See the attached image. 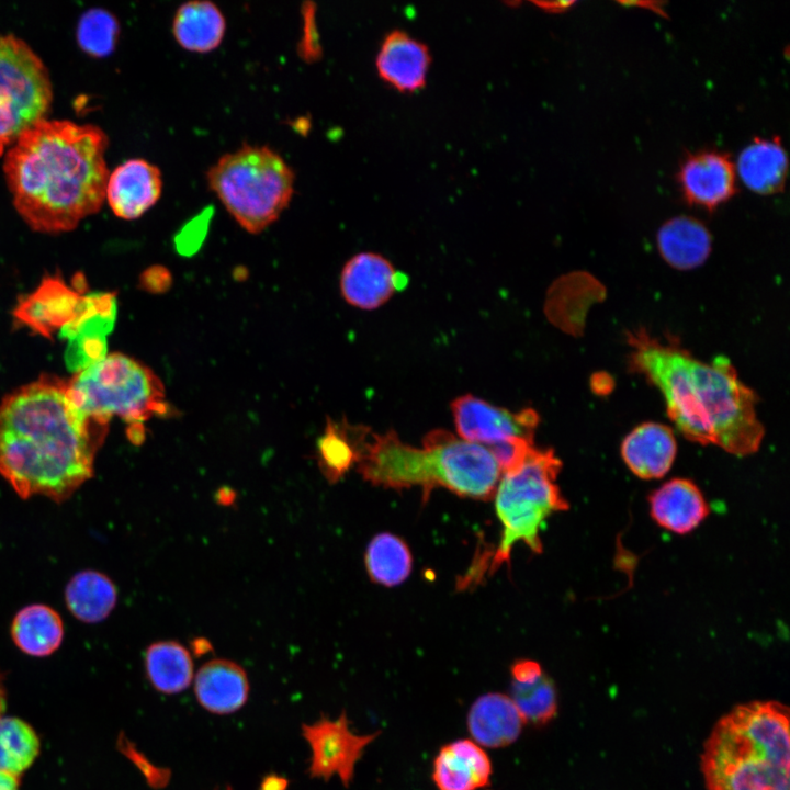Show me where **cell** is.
<instances>
[{
    "label": "cell",
    "instance_id": "6da1fadb",
    "mask_svg": "<svg viewBox=\"0 0 790 790\" xmlns=\"http://www.w3.org/2000/svg\"><path fill=\"white\" fill-rule=\"evenodd\" d=\"M108 430L76 408L67 380L44 374L0 402V475L22 498L64 501L93 475Z\"/></svg>",
    "mask_w": 790,
    "mask_h": 790
},
{
    "label": "cell",
    "instance_id": "7a4b0ae2",
    "mask_svg": "<svg viewBox=\"0 0 790 790\" xmlns=\"http://www.w3.org/2000/svg\"><path fill=\"white\" fill-rule=\"evenodd\" d=\"M109 139L98 126L42 120L7 151L3 172L13 205L35 232L75 229L105 199Z\"/></svg>",
    "mask_w": 790,
    "mask_h": 790
},
{
    "label": "cell",
    "instance_id": "3957f363",
    "mask_svg": "<svg viewBox=\"0 0 790 790\" xmlns=\"http://www.w3.org/2000/svg\"><path fill=\"white\" fill-rule=\"evenodd\" d=\"M627 337L630 368L658 388L668 417L687 439L735 455L759 449L765 430L757 417V396L727 358L703 362L643 328Z\"/></svg>",
    "mask_w": 790,
    "mask_h": 790
},
{
    "label": "cell",
    "instance_id": "277c9868",
    "mask_svg": "<svg viewBox=\"0 0 790 790\" xmlns=\"http://www.w3.org/2000/svg\"><path fill=\"white\" fill-rule=\"evenodd\" d=\"M424 448L400 441L393 430L370 431L357 462L363 478L391 488L421 486L425 494L435 487L473 499L494 497L500 470L488 449L456 438L447 430L428 432Z\"/></svg>",
    "mask_w": 790,
    "mask_h": 790
},
{
    "label": "cell",
    "instance_id": "5b68a950",
    "mask_svg": "<svg viewBox=\"0 0 790 790\" xmlns=\"http://www.w3.org/2000/svg\"><path fill=\"white\" fill-rule=\"evenodd\" d=\"M707 790H789V708L774 700L734 707L703 744Z\"/></svg>",
    "mask_w": 790,
    "mask_h": 790
},
{
    "label": "cell",
    "instance_id": "8992f818",
    "mask_svg": "<svg viewBox=\"0 0 790 790\" xmlns=\"http://www.w3.org/2000/svg\"><path fill=\"white\" fill-rule=\"evenodd\" d=\"M561 467L552 449L535 447L517 472L503 475L495 492V508L503 527L500 541L492 555L473 563L461 579L464 587L478 582L486 571L492 574L503 563H509L517 542L542 552L540 529L544 520L568 508L555 483Z\"/></svg>",
    "mask_w": 790,
    "mask_h": 790
},
{
    "label": "cell",
    "instance_id": "52a82bcc",
    "mask_svg": "<svg viewBox=\"0 0 790 790\" xmlns=\"http://www.w3.org/2000/svg\"><path fill=\"white\" fill-rule=\"evenodd\" d=\"M206 180L234 219L258 234L289 206L295 174L272 148L245 144L219 157L207 170Z\"/></svg>",
    "mask_w": 790,
    "mask_h": 790
},
{
    "label": "cell",
    "instance_id": "ba28073f",
    "mask_svg": "<svg viewBox=\"0 0 790 790\" xmlns=\"http://www.w3.org/2000/svg\"><path fill=\"white\" fill-rule=\"evenodd\" d=\"M67 386L70 400L87 417L110 424L117 416L131 424L133 441L144 438V421L170 414L159 377L144 363L120 352L77 371Z\"/></svg>",
    "mask_w": 790,
    "mask_h": 790
},
{
    "label": "cell",
    "instance_id": "9c48e42d",
    "mask_svg": "<svg viewBox=\"0 0 790 790\" xmlns=\"http://www.w3.org/2000/svg\"><path fill=\"white\" fill-rule=\"evenodd\" d=\"M52 100L43 60L23 40L0 35V157L21 134L45 120Z\"/></svg>",
    "mask_w": 790,
    "mask_h": 790
},
{
    "label": "cell",
    "instance_id": "30bf717a",
    "mask_svg": "<svg viewBox=\"0 0 790 790\" xmlns=\"http://www.w3.org/2000/svg\"><path fill=\"white\" fill-rule=\"evenodd\" d=\"M380 733L356 734L349 727L345 711L336 719L323 716L314 723L304 724L302 734L312 751L309 776L325 781L338 776L342 785L348 787L363 751Z\"/></svg>",
    "mask_w": 790,
    "mask_h": 790
},
{
    "label": "cell",
    "instance_id": "8fae6325",
    "mask_svg": "<svg viewBox=\"0 0 790 790\" xmlns=\"http://www.w3.org/2000/svg\"><path fill=\"white\" fill-rule=\"evenodd\" d=\"M451 409L463 440L482 445L514 438L533 440L539 424V416L531 408L512 413L470 394L455 398Z\"/></svg>",
    "mask_w": 790,
    "mask_h": 790
},
{
    "label": "cell",
    "instance_id": "7c38bea8",
    "mask_svg": "<svg viewBox=\"0 0 790 790\" xmlns=\"http://www.w3.org/2000/svg\"><path fill=\"white\" fill-rule=\"evenodd\" d=\"M677 182L684 200L709 212L736 193L735 168L726 153L700 150L680 163Z\"/></svg>",
    "mask_w": 790,
    "mask_h": 790
},
{
    "label": "cell",
    "instance_id": "4fadbf2b",
    "mask_svg": "<svg viewBox=\"0 0 790 790\" xmlns=\"http://www.w3.org/2000/svg\"><path fill=\"white\" fill-rule=\"evenodd\" d=\"M162 184L157 166L142 158L128 159L109 174L105 196L117 217L136 219L158 202Z\"/></svg>",
    "mask_w": 790,
    "mask_h": 790
},
{
    "label": "cell",
    "instance_id": "5bb4252c",
    "mask_svg": "<svg viewBox=\"0 0 790 790\" xmlns=\"http://www.w3.org/2000/svg\"><path fill=\"white\" fill-rule=\"evenodd\" d=\"M83 296L61 279L49 276L31 294L21 298L13 315L35 334L50 337L77 317Z\"/></svg>",
    "mask_w": 790,
    "mask_h": 790
},
{
    "label": "cell",
    "instance_id": "9a60e30c",
    "mask_svg": "<svg viewBox=\"0 0 790 790\" xmlns=\"http://www.w3.org/2000/svg\"><path fill=\"white\" fill-rule=\"evenodd\" d=\"M406 282L387 259L377 253L362 252L345 264L340 289L350 305L373 309L383 305Z\"/></svg>",
    "mask_w": 790,
    "mask_h": 790
},
{
    "label": "cell",
    "instance_id": "2e32d148",
    "mask_svg": "<svg viewBox=\"0 0 790 790\" xmlns=\"http://www.w3.org/2000/svg\"><path fill=\"white\" fill-rule=\"evenodd\" d=\"M429 65L427 46L398 30L385 36L376 57L381 79L402 92L422 88Z\"/></svg>",
    "mask_w": 790,
    "mask_h": 790
},
{
    "label": "cell",
    "instance_id": "e0dca14e",
    "mask_svg": "<svg viewBox=\"0 0 790 790\" xmlns=\"http://www.w3.org/2000/svg\"><path fill=\"white\" fill-rule=\"evenodd\" d=\"M677 442L669 427L647 421L629 432L621 444V455L630 471L640 478L663 477L672 467Z\"/></svg>",
    "mask_w": 790,
    "mask_h": 790
},
{
    "label": "cell",
    "instance_id": "ac0fdd59",
    "mask_svg": "<svg viewBox=\"0 0 790 790\" xmlns=\"http://www.w3.org/2000/svg\"><path fill=\"white\" fill-rule=\"evenodd\" d=\"M492 761L472 740L442 746L435 758L432 780L439 790H477L489 783Z\"/></svg>",
    "mask_w": 790,
    "mask_h": 790
},
{
    "label": "cell",
    "instance_id": "d6986e66",
    "mask_svg": "<svg viewBox=\"0 0 790 790\" xmlns=\"http://www.w3.org/2000/svg\"><path fill=\"white\" fill-rule=\"evenodd\" d=\"M650 511L659 527L686 534L707 518L710 507L693 482L673 478L651 494Z\"/></svg>",
    "mask_w": 790,
    "mask_h": 790
},
{
    "label": "cell",
    "instance_id": "ffe728a7",
    "mask_svg": "<svg viewBox=\"0 0 790 790\" xmlns=\"http://www.w3.org/2000/svg\"><path fill=\"white\" fill-rule=\"evenodd\" d=\"M466 724L476 744L499 748L519 737L524 722L509 696L488 692L471 706Z\"/></svg>",
    "mask_w": 790,
    "mask_h": 790
},
{
    "label": "cell",
    "instance_id": "44dd1931",
    "mask_svg": "<svg viewBox=\"0 0 790 790\" xmlns=\"http://www.w3.org/2000/svg\"><path fill=\"white\" fill-rule=\"evenodd\" d=\"M194 692L205 710L216 714H228L246 703L249 681L245 670L235 662L213 659L198 670Z\"/></svg>",
    "mask_w": 790,
    "mask_h": 790
},
{
    "label": "cell",
    "instance_id": "7402d4cb",
    "mask_svg": "<svg viewBox=\"0 0 790 790\" xmlns=\"http://www.w3.org/2000/svg\"><path fill=\"white\" fill-rule=\"evenodd\" d=\"M736 169L751 191L775 194L785 187L788 156L778 137H756L740 153Z\"/></svg>",
    "mask_w": 790,
    "mask_h": 790
},
{
    "label": "cell",
    "instance_id": "603a6c76",
    "mask_svg": "<svg viewBox=\"0 0 790 790\" xmlns=\"http://www.w3.org/2000/svg\"><path fill=\"white\" fill-rule=\"evenodd\" d=\"M661 256L678 270L701 266L711 252L712 239L707 227L690 216L665 222L657 234Z\"/></svg>",
    "mask_w": 790,
    "mask_h": 790
},
{
    "label": "cell",
    "instance_id": "cb8c5ba5",
    "mask_svg": "<svg viewBox=\"0 0 790 790\" xmlns=\"http://www.w3.org/2000/svg\"><path fill=\"white\" fill-rule=\"evenodd\" d=\"M225 31L224 14L215 3L207 0H191L181 4L172 21L177 43L192 53L214 50L221 45Z\"/></svg>",
    "mask_w": 790,
    "mask_h": 790
},
{
    "label": "cell",
    "instance_id": "d4e9b609",
    "mask_svg": "<svg viewBox=\"0 0 790 790\" xmlns=\"http://www.w3.org/2000/svg\"><path fill=\"white\" fill-rule=\"evenodd\" d=\"M11 636L23 653L34 657L48 656L63 642V620L57 611L46 605H30L13 618Z\"/></svg>",
    "mask_w": 790,
    "mask_h": 790
},
{
    "label": "cell",
    "instance_id": "484cf974",
    "mask_svg": "<svg viewBox=\"0 0 790 790\" xmlns=\"http://www.w3.org/2000/svg\"><path fill=\"white\" fill-rule=\"evenodd\" d=\"M369 433L370 429L363 426L328 420L317 441L316 460L329 483H337L357 464Z\"/></svg>",
    "mask_w": 790,
    "mask_h": 790
},
{
    "label": "cell",
    "instance_id": "4316f807",
    "mask_svg": "<svg viewBox=\"0 0 790 790\" xmlns=\"http://www.w3.org/2000/svg\"><path fill=\"white\" fill-rule=\"evenodd\" d=\"M117 590L113 582L97 571L75 574L65 589V601L74 617L84 623L103 621L116 605Z\"/></svg>",
    "mask_w": 790,
    "mask_h": 790
},
{
    "label": "cell",
    "instance_id": "83f0119b",
    "mask_svg": "<svg viewBox=\"0 0 790 790\" xmlns=\"http://www.w3.org/2000/svg\"><path fill=\"white\" fill-rule=\"evenodd\" d=\"M145 669L151 686L166 695L183 691L193 678L191 654L174 641L150 644L145 653Z\"/></svg>",
    "mask_w": 790,
    "mask_h": 790
},
{
    "label": "cell",
    "instance_id": "f1b7e54d",
    "mask_svg": "<svg viewBox=\"0 0 790 790\" xmlns=\"http://www.w3.org/2000/svg\"><path fill=\"white\" fill-rule=\"evenodd\" d=\"M365 565L373 582L392 587L409 576L413 557L400 538L391 533H381L375 535L368 546Z\"/></svg>",
    "mask_w": 790,
    "mask_h": 790
},
{
    "label": "cell",
    "instance_id": "f546056e",
    "mask_svg": "<svg viewBox=\"0 0 790 790\" xmlns=\"http://www.w3.org/2000/svg\"><path fill=\"white\" fill-rule=\"evenodd\" d=\"M40 753V740L33 727L18 718L0 716V770L18 776Z\"/></svg>",
    "mask_w": 790,
    "mask_h": 790
},
{
    "label": "cell",
    "instance_id": "4dcf8cb0",
    "mask_svg": "<svg viewBox=\"0 0 790 790\" xmlns=\"http://www.w3.org/2000/svg\"><path fill=\"white\" fill-rule=\"evenodd\" d=\"M509 697L524 724L542 726L557 713V691L553 680L544 673L530 682L512 681Z\"/></svg>",
    "mask_w": 790,
    "mask_h": 790
},
{
    "label": "cell",
    "instance_id": "1f68e13d",
    "mask_svg": "<svg viewBox=\"0 0 790 790\" xmlns=\"http://www.w3.org/2000/svg\"><path fill=\"white\" fill-rule=\"evenodd\" d=\"M119 34L120 24L116 18L99 8L86 11L77 27V40L81 49L100 58L113 53Z\"/></svg>",
    "mask_w": 790,
    "mask_h": 790
},
{
    "label": "cell",
    "instance_id": "d6a6232c",
    "mask_svg": "<svg viewBox=\"0 0 790 790\" xmlns=\"http://www.w3.org/2000/svg\"><path fill=\"white\" fill-rule=\"evenodd\" d=\"M484 447L494 456L503 475L517 472L535 448L533 440L524 438L508 439Z\"/></svg>",
    "mask_w": 790,
    "mask_h": 790
},
{
    "label": "cell",
    "instance_id": "836d02e7",
    "mask_svg": "<svg viewBox=\"0 0 790 790\" xmlns=\"http://www.w3.org/2000/svg\"><path fill=\"white\" fill-rule=\"evenodd\" d=\"M511 675L515 682L526 684L539 678L543 670L541 666L532 659H519L511 666Z\"/></svg>",
    "mask_w": 790,
    "mask_h": 790
},
{
    "label": "cell",
    "instance_id": "e575fe53",
    "mask_svg": "<svg viewBox=\"0 0 790 790\" xmlns=\"http://www.w3.org/2000/svg\"><path fill=\"white\" fill-rule=\"evenodd\" d=\"M540 9L552 13L563 12L569 9L575 2L574 1H554V2H533Z\"/></svg>",
    "mask_w": 790,
    "mask_h": 790
},
{
    "label": "cell",
    "instance_id": "d590c367",
    "mask_svg": "<svg viewBox=\"0 0 790 790\" xmlns=\"http://www.w3.org/2000/svg\"><path fill=\"white\" fill-rule=\"evenodd\" d=\"M286 785V780L276 776H269L261 783L260 790H285Z\"/></svg>",
    "mask_w": 790,
    "mask_h": 790
},
{
    "label": "cell",
    "instance_id": "8d00e7d4",
    "mask_svg": "<svg viewBox=\"0 0 790 790\" xmlns=\"http://www.w3.org/2000/svg\"><path fill=\"white\" fill-rule=\"evenodd\" d=\"M0 790H20L16 776L0 770Z\"/></svg>",
    "mask_w": 790,
    "mask_h": 790
},
{
    "label": "cell",
    "instance_id": "74e56055",
    "mask_svg": "<svg viewBox=\"0 0 790 790\" xmlns=\"http://www.w3.org/2000/svg\"><path fill=\"white\" fill-rule=\"evenodd\" d=\"M235 498H236V493L228 487L221 488L216 494V500L221 505H224V506L232 505L234 503Z\"/></svg>",
    "mask_w": 790,
    "mask_h": 790
},
{
    "label": "cell",
    "instance_id": "f35d334b",
    "mask_svg": "<svg viewBox=\"0 0 790 790\" xmlns=\"http://www.w3.org/2000/svg\"><path fill=\"white\" fill-rule=\"evenodd\" d=\"M4 708H5V696H4V688H3L1 677H0V716H1V713L3 712Z\"/></svg>",
    "mask_w": 790,
    "mask_h": 790
}]
</instances>
